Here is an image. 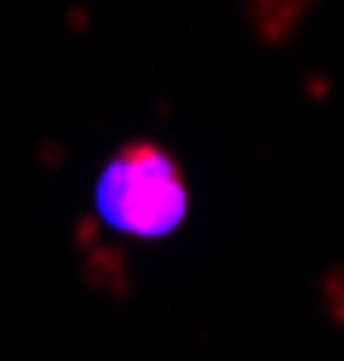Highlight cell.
I'll list each match as a JSON object with an SVG mask.
<instances>
[{"label": "cell", "mask_w": 344, "mask_h": 361, "mask_svg": "<svg viewBox=\"0 0 344 361\" xmlns=\"http://www.w3.org/2000/svg\"><path fill=\"white\" fill-rule=\"evenodd\" d=\"M184 178L155 144H126L98 178V212L121 235H172L184 224Z\"/></svg>", "instance_id": "6da1fadb"}]
</instances>
